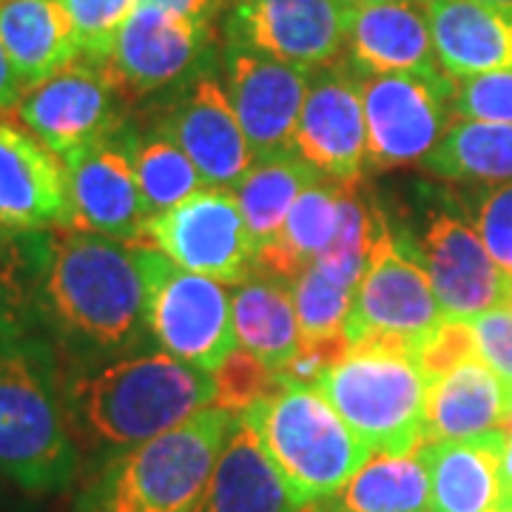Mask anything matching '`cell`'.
Segmentation results:
<instances>
[{
    "label": "cell",
    "mask_w": 512,
    "mask_h": 512,
    "mask_svg": "<svg viewBox=\"0 0 512 512\" xmlns=\"http://www.w3.org/2000/svg\"><path fill=\"white\" fill-rule=\"evenodd\" d=\"M424 168L441 180H510L512 123L461 120L444 131L439 146L424 160Z\"/></svg>",
    "instance_id": "obj_30"
},
{
    "label": "cell",
    "mask_w": 512,
    "mask_h": 512,
    "mask_svg": "<svg viewBox=\"0 0 512 512\" xmlns=\"http://www.w3.org/2000/svg\"><path fill=\"white\" fill-rule=\"evenodd\" d=\"M239 416L259 433L279 473L305 504L333 498L373 456L311 384H285Z\"/></svg>",
    "instance_id": "obj_6"
},
{
    "label": "cell",
    "mask_w": 512,
    "mask_h": 512,
    "mask_svg": "<svg viewBox=\"0 0 512 512\" xmlns=\"http://www.w3.org/2000/svg\"><path fill=\"white\" fill-rule=\"evenodd\" d=\"M140 245L163 251L185 271L245 282L256 268V242L231 188L205 185L194 197L148 217Z\"/></svg>",
    "instance_id": "obj_8"
},
{
    "label": "cell",
    "mask_w": 512,
    "mask_h": 512,
    "mask_svg": "<svg viewBox=\"0 0 512 512\" xmlns=\"http://www.w3.org/2000/svg\"><path fill=\"white\" fill-rule=\"evenodd\" d=\"M353 348L345 330H333L322 336H302V345L296 348L291 362L279 370V379L285 384H319V379L339 365Z\"/></svg>",
    "instance_id": "obj_38"
},
{
    "label": "cell",
    "mask_w": 512,
    "mask_h": 512,
    "mask_svg": "<svg viewBox=\"0 0 512 512\" xmlns=\"http://www.w3.org/2000/svg\"><path fill=\"white\" fill-rule=\"evenodd\" d=\"M319 180H325V174L302 154L251 165V171L239 180L234 194L256 242V254L282 231L299 194Z\"/></svg>",
    "instance_id": "obj_29"
},
{
    "label": "cell",
    "mask_w": 512,
    "mask_h": 512,
    "mask_svg": "<svg viewBox=\"0 0 512 512\" xmlns=\"http://www.w3.org/2000/svg\"><path fill=\"white\" fill-rule=\"evenodd\" d=\"M501 504L507 507V512H512V495H504V498H501Z\"/></svg>",
    "instance_id": "obj_46"
},
{
    "label": "cell",
    "mask_w": 512,
    "mask_h": 512,
    "mask_svg": "<svg viewBox=\"0 0 512 512\" xmlns=\"http://www.w3.org/2000/svg\"><path fill=\"white\" fill-rule=\"evenodd\" d=\"M478 356L481 353H478L473 322L470 319H447V316L424 336V342L416 350V359L430 382L450 373L453 367L478 359Z\"/></svg>",
    "instance_id": "obj_37"
},
{
    "label": "cell",
    "mask_w": 512,
    "mask_h": 512,
    "mask_svg": "<svg viewBox=\"0 0 512 512\" xmlns=\"http://www.w3.org/2000/svg\"><path fill=\"white\" fill-rule=\"evenodd\" d=\"M510 419L512 390L481 356L430 382L427 441L473 439L507 430Z\"/></svg>",
    "instance_id": "obj_24"
},
{
    "label": "cell",
    "mask_w": 512,
    "mask_h": 512,
    "mask_svg": "<svg viewBox=\"0 0 512 512\" xmlns=\"http://www.w3.org/2000/svg\"><path fill=\"white\" fill-rule=\"evenodd\" d=\"M350 6H367V3H424V0H348Z\"/></svg>",
    "instance_id": "obj_44"
},
{
    "label": "cell",
    "mask_w": 512,
    "mask_h": 512,
    "mask_svg": "<svg viewBox=\"0 0 512 512\" xmlns=\"http://www.w3.org/2000/svg\"><path fill=\"white\" fill-rule=\"evenodd\" d=\"M495 512H507V507H504V504H498V507H495Z\"/></svg>",
    "instance_id": "obj_47"
},
{
    "label": "cell",
    "mask_w": 512,
    "mask_h": 512,
    "mask_svg": "<svg viewBox=\"0 0 512 512\" xmlns=\"http://www.w3.org/2000/svg\"><path fill=\"white\" fill-rule=\"evenodd\" d=\"M441 69L453 80L512 72V12L476 0H424Z\"/></svg>",
    "instance_id": "obj_22"
},
{
    "label": "cell",
    "mask_w": 512,
    "mask_h": 512,
    "mask_svg": "<svg viewBox=\"0 0 512 512\" xmlns=\"http://www.w3.org/2000/svg\"><path fill=\"white\" fill-rule=\"evenodd\" d=\"M126 106L103 66L74 60L63 72L23 92L12 117L63 160L77 148L117 137Z\"/></svg>",
    "instance_id": "obj_9"
},
{
    "label": "cell",
    "mask_w": 512,
    "mask_h": 512,
    "mask_svg": "<svg viewBox=\"0 0 512 512\" xmlns=\"http://www.w3.org/2000/svg\"><path fill=\"white\" fill-rule=\"evenodd\" d=\"M0 225L15 231L72 228L66 165L32 131L0 117Z\"/></svg>",
    "instance_id": "obj_18"
},
{
    "label": "cell",
    "mask_w": 512,
    "mask_h": 512,
    "mask_svg": "<svg viewBox=\"0 0 512 512\" xmlns=\"http://www.w3.org/2000/svg\"><path fill=\"white\" fill-rule=\"evenodd\" d=\"M308 86L311 69L228 43L225 92L237 111L239 126L254 148L256 163L299 154L296 126L308 97Z\"/></svg>",
    "instance_id": "obj_13"
},
{
    "label": "cell",
    "mask_w": 512,
    "mask_h": 512,
    "mask_svg": "<svg viewBox=\"0 0 512 512\" xmlns=\"http://www.w3.org/2000/svg\"><path fill=\"white\" fill-rule=\"evenodd\" d=\"M441 308L430 276L399 248L390 228L379 220L365 274L359 279L353 311L345 322L350 342L365 336H396L419 350L424 336L439 325Z\"/></svg>",
    "instance_id": "obj_10"
},
{
    "label": "cell",
    "mask_w": 512,
    "mask_h": 512,
    "mask_svg": "<svg viewBox=\"0 0 512 512\" xmlns=\"http://www.w3.org/2000/svg\"><path fill=\"white\" fill-rule=\"evenodd\" d=\"M293 493L291 484L279 473L265 441L254 427L242 419L231 424V433L222 444L214 476L197 512H308Z\"/></svg>",
    "instance_id": "obj_21"
},
{
    "label": "cell",
    "mask_w": 512,
    "mask_h": 512,
    "mask_svg": "<svg viewBox=\"0 0 512 512\" xmlns=\"http://www.w3.org/2000/svg\"><path fill=\"white\" fill-rule=\"evenodd\" d=\"M234 328L237 342L259 356L276 373L291 362L302 345V325L296 316L291 285L282 279H245L234 291Z\"/></svg>",
    "instance_id": "obj_27"
},
{
    "label": "cell",
    "mask_w": 512,
    "mask_h": 512,
    "mask_svg": "<svg viewBox=\"0 0 512 512\" xmlns=\"http://www.w3.org/2000/svg\"><path fill=\"white\" fill-rule=\"evenodd\" d=\"M473 322L478 353L487 365L501 376V382L512 390V305H495L478 313Z\"/></svg>",
    "instance_id": "obj_40"
},
{
    "label": "cell",
    "mask_w": 512,
    "mask_h": 512,
    "mask_svg": "<svg viewBox=\"0 0 512 512\" xmlns=\"http://www.w3.org/2000/svg\"><path fill=\"white\" fill-rule=\"evenodd\" d=\"M77 35L80 60L103 66L111 57L114 40L140 0H63Z\"/></svg>",
    "instance_id": "obj_34"
},
{
    "label": "cell",
    "mask_w": 512,
    "mask_h": 512,
    "mask_svg": "<svg viewBox=\"0 0 512 512\" xmlns=\"http://www.w3.org/2000/svg\"><path fill=\"white\" fill-rule=\"evenodd\" d=\"M348 0H234L228 43L302 69L333 66L348 49Z\"/></svg>",
    "instance_id": "obj_11"
},
{
    "label": "cell",
    "mask_w": 512,
    "mask_h": 512,
    "mask_svg": "<svg viewBox=\"0 0 512 512\" xmlns=\"http://www.w3.org/2000/svg\"><path fill=\"white\" fill-rule=\"evenodd\" d=\"M148 285V325L168 356L217 373L239 348L234 293L222 279L180 268L163 251L137 245Z\"/></svg>",
    "instance_id": "obj_7"
},
{
    "label": "cell",
    "mask_w": 512,
    "mask_h": 512,
    "mask_svg": "<svg viewBox=\"0 0 512 512\" xmlns=\"http://www.w3.org/2000/svg\"><path fill=\"white\" fill-rule=\"evenodd\" d=\"M66 180L72 202V228L83 234L140 245L148 208L128 148L117 137L66 154Z\"/></svg>",
    "instance_id": "obj_15"
},
{
    "label": "cell",
    "mask_w": 512,
    "mask_h": 512,
    "mask_svg": "<svg viewBox=\"0 0 512 512\" xmlns=\"http://www.w3.org/2000/svg\"><path fill=\"white\" fill-rule=\"evenodd\" d=\"M37 308L72 339L97 348L126 345L148 322V285L137 245L57 228Z\"/></svg>",
    "instance_id": "obj_1"
},
{
    "label": "cell",
    "mask_w": 512,
    "mask_h": 512,
    "mask_svg": "<svg viewBox=\"0 0 512 512\" xmlns=\"http://www.w3.org/2000/svg\"><path fill=\"white\" fill-rule=\"evenodd\" d=\"M345 183L319 180L308 185L299 200L293 202L291 214L282 225V231L256 254V271L293 282L305 268H311L319 256L325 254L330 239L339 225V200Z\"/></svg>",
    "instance_id": "obj_26"
},
{
    "label": "cell",
    "mask_w": 512,
    "mask_h": 512,
    "mask_svg": "<svg viewBox=\"0 0 512 512\" xmlns=\"http://www.w3.org/2000/svg\"><path fill=\"white\" fill-rule=\"evenodd\" d=\"M476 3H487V6H495V9H510L512 12V0H476Z\"/></svg>",
    "instance_id": "obj_45"
},
{
    "label": "cell",
    "mask_w": 512,
    "mask_h": 512,
    "mask_svg": "<svg viewBox=\"0 0 512 512\" xmlns=\"http://www.w3.org/2000/svg\"><path fill=\"white\" fill-rule=\"evenodd\" d=\"M205 32V23L180 18L157 6H137L114 40L103 69L123 100L134 103L180 80L197 63Z\"/></svg>",
    "instance_id": "obj_17"
},
{
    "label": "cell",
    "mask_w": 512,
    "mask_h": 512,
    "mask_svg": "<svg viewBox=\"0 0 512 512\" xmlns=\"http://www.w3.org/2000/svg\"><path fill=\"white\" fill-rule=\"evenodd\" d=\"M15 339H23V328L0 319V345H6V342H15Z\"/></svg>",
    "instance_id": "obj_43"
},
{
    "label": "cell",
    "mask_w": 512,
    "mask_h": 512,
    "mask_svg": "<svg viewBox=\"0 0 512 512\" xmlns=\"http://www.w3.org/2000/svg\"><path fill=\"white\" fill-rule=\"evenodd\" d=\"M507 430L473 439L424 441L430 470V512H495L504 495L501 461Z\"/></svg>",
    "instance_id": "obj_23"
},
{
    "label": "cell",
    "mask_w": 512,
    "mask_h": 512,
    "mask_svg": "<svg viewBox=\"0 0 512 512\" xmlns=\"http://www.w3.org/2000/svg\"><path fill=\"white\" fill-rule=\"evenodd\" d=\"M160 131L191 157L205 185L237 188L256 163L228 92L214 77H200L165 114Z\"/></svg>",
    "instance_id": "obj_19"
},
{
    "label": "cell",
    "mask_w": 512,
    "mask_h": 512,
    "mask_svg": "<svg viewBox=\"0 0 512 512\" xmlns=\"http://www.w3.org/2000/svg\"><path fill=\"white\" fill-rule=\"evenodd\" d=\"M66 402L77 436L126 450L214 407L217 379L168 353L134 356L74 382Z\"/></svg>",
    "instance_id": "obj_2"
},
{
    "label": "cell",
    "mask_w": 512,
    "mask_h": 512,
    "mask_svg": "<svg viewBox=\"0 0 512 512\" xmlns=\"http://www.w3.org/2000/svg\"><path fill=\"white\" fill-rule=\"evenodd\" d=\"M336 413L370 453L404 456L427 441L430 379L413 345L396 336H365L319 384Z\"/></svg>",
    "instance_id": "obj_5"
},
{
    "label": "cell",
    "mask_w": 512,
    "mask_h": 512,
    "mask_svg": "<svg viewBox=\"0 0 512 512\" xmlns=\"http://www.w3.org/2000/svg\"><path fill=\"white\" fill-rule=\"evenodd\" d=\"M77 464L69 402L46 353L26 339L0 345V476L26 493H57Z\"/></svg>",
    "instance_id": "obj_4"
},
{
    "label": "cell",
    "mask_w": 512,
    "mask_h": 512,
    "mask_svg": "<svg viewBox=\"0 0 512 512\" xmlns=\"http://www.w3.org/2000/svg\"><path fill=\"white\" fill-rule=\"evenodd\" d=\"M367 120V163L399 168L421 163L444 137V106L453 100V77L427 80L419 74L362 77Z\"/></svg>",
    "instance_id": "obj_12"
},
{
    "label": "cell",
    "mask_w": 512,
    "mask_h": 512,
    "mask_svg": "<svg viewBox=\"0 0 512 512\" xmlns=\"http://www.w3.org/2000/svg\"><path fill=\"white\" fill-rule=\"evenodd\" d=\"M52 234L15 231L0 225V319L20 325L37 305L40 276L49 259Z\"/></svg>",
    "instance_id": "obj_33"
},
{
    "label": "cell",
    "mask_w": 512,
    "mask_h": 512,
    "mask_svg": "<svg viewBox=\"0 0 512 512\" xmlns=\"http://www.w3.org/2000/svg\"><path fill=\"white\" fill-rule=\"evenodd\" d=\"M348 60L362 77L419 74L447 80L441 69L424 3H367L353 6L348 32Z\"/></svg>",
    "instance_id": "obj_20"
},
{
    "label": "cell",
    "mask_w": 512,
    "mask_h": 512,
    "mask_svg": "<svg viewBox=\"0 0 512 512\" xmlns=\"http://www.w3.org/2000/svg\"><path fill=\"white\" fill-rule=\"evenodd\" d=\"M0 40L26 92L80 60L63 0H0Z\"/></svg>",
    "instance_id": "obj_25"
},
{
    "label": "cell",
    "mask_w": 512,
    "mask_h": 512,
    "mask_svg": "<svg viewBox=\"0 0 512 512\" xmlns=\"http://www.w3.org/2000/svg\"><path fill=\"white\" fill-rule=\"evenodd\" d=\"M336 512H430V470L424 453H373L339 493Z\"/></svg>",
    "instance_id": "obj_28"
},
{
    "label": "cell",
    "mask_w": 512,
    "mask_h": 512,
    "mask_svg": "<svg viewBox=\"0 0 512 512\" xmlns=\"http://www.w3.org/2000/svg\"><path fill=\"white\" fill-rule=\"evenodd\" d=\"M510 305H512V302H510Z\"/></svg>",
    "instance_id": "obj_49"
},
{
    "label": "cell",
    "mask_w": 512,
    "mask_h": 512,
    "mask_svg": "<svg viewBox=\"0 0 512 512\" xmlns=\"http://www.w3.org/2000/svg\"><path fill=\"white\" fill-rule=\"evenodd\" d=\"M234 419L214 404L126 447L83 490L80 512H197Z\"/></svg>",
    "instance_id": "obj_3"
},
{
    "label": "cell",
    "mask_w": 512,
    "mask_h": 512,
    "mask_svg": "<svg viewBox=\"0 0 512 512\" xmlns=\"http://www.w3.org/2000/svg\"><path fill=\"white\" fill-rule=\"evenodd\" d=\"M126 148L140 194L146 200L148 217L163 214L205 188L197 165L191 163V157L171 137H165L163 131L143 140H128Z\"/></svg>",
    "instance_id": "obj_32"
},
{
    "label": "cell",
    "mask_w": 512,
    "mask_h": 512,
    "mask_svg": "<svg viewBox=\"0 0 512 512\" xmlns=\"http://www.w3.org/2000/svg\"><path fill=\"white\" fill-rule=\"evenodd\" d=\"M476 231L498 268L512 276V185L495 188L481 202L476 214Z\"/></svg>",
    "instance_id": "obj_39"
},
{
    "label": "cell",
    "mask_w": 512,
    "mask_h": 512,
    "mask_svg": "<svg viewBox=\"0 0 512 512\" xmlns=\"http://www.w3.org/2000/svg\"><path fill=\"white\" fill-rule=\"evenodd\" d=\"M453 114L478 123H512V72L458 77L453 83Z\"/></svg>",
    "instance_id": "obj_36"
},
{
    "label": "cell",
    "mask_w": 512,
    "mask_h": 512,
    "mask_svg": "<svg viewBox=\"0 0 512 512\" xmlns=\"http://www.w3.org/2000/svg\"><path fill=\"white\" fill-rule=\"evenodd\" d=\"M23 92L26 89L20 83L18 72H15V63H12V57L6 52L3 40H0V117H6V114L15 111Z\"/></svg>",
    "instance_id": "obj_42"
},
{
    "label": "cell",
    "mask_w": 512,
    "mask_h": 512,
    "mask_svg": "<svg viewBox=\"0 0 512 512\" xmlns=\"http://www.w3.org/2000/svg\"><path fill=\"white\" fill-rule=\"evenodd\" d=\"M140 6H157L165 12H174L180 18L197 20V23H211V18L225 6V0H140Z\"/></svg>",
    "instance_id": "obj_41"
},
{
    "label": "cell",
    "mask_w": 512,
    "mask_h": 512,
    "mask_svg": "<svg viewBox=\"0 0 512 512\" xmlns=\"http://www.w3.org/2000/svg\"><path fill=\"white\" fill-rule=\"evenodd\" d=\"M308 512H319V504H311V510Z\"/></svg>",
    "instance_id": "obj_48"
},
{
    "label": "cell",
    "mask_w": 512,
    "mask_h": 512,
    "mask_svg": "<svg viewBox=\"0 0 512 512\" xmlns=\"http://www.w3.org/2000/svg\"><path fill=\"white\" fill-rule=\"evenodd\" d=\"M299 154L328 180L356 185L367 163V120L359 74L345 66L311 69V86L296 126Z\"/></svg>",
    "instance_id": "obj_14"
},
{
    "label": "cell",
    "mask_w": 512,
    "mask_h": 512,
    "mask_svg": "<svg viewBox=\"0 0 512 512\" xmlns=\"http://www.w3.org/2000/svg\"><path fill=\"white\" fill-rule=\"evenodd\" d=\"M362 274V265L319 256L311 268H305L293 279L291 296L305 336L345 330Z\"/></svg>",
    "instance_id": "obj_31"
},
{
    "label": "cell",
    "mask_w": 512,
    "mask_h": 512,
    "mask_svg": "<svg viewBox=\"0 0 512 512\" xmlns=\"http://www.w3.org/2000/svg\"><path fill=\"white\" fill-rule=\"evenodd\" d=\"M214 379H217V407H225L231 413H242L251 404L262 402L285 387L274 367H268L245 348L234 350L217 367Z\"/></svg>",
    "instance_id": "obj_35"
},
{
    "label": "cell",
    "mask_w": 512,
    "mask_h": 512,
    "mask_svg": "<svg viewBox=\"0 0 512 512\" xmlns=\"http://www.w3.org/2000/svg\"><path fill=\"white\" fill-rule=\"evenodd\" d=\"M421 268L447 319H476L478 313L512 302V276L498 268L478 231L450 214H436L427 225Z\"/></svg>",
    "instance_id": "obj_16"
}]
</instances>
